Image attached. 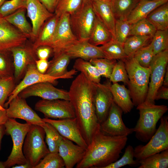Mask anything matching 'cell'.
Returning <instances> with one entry per match:
<instances>
[{
  "label": "cell",
  "instance_id": "6da1fadb",
  "mask_svg": "<svg viewBox=\"0 0 168 168\" xmlns=\"http://www.w3.org/2000/svg\"><path fill=\"white\" fill-rule=\"evenodd\" d=\"M95 84L80 72L72 81L68 91L69 101L88 145L100 127L93 102Z\"/></svg>",
  "mask_w": 168,
  "mask_h": 168
},
{
  "label": "cell",
  "instance_id": "7a4b0ae2",
  "mask_svg": "<svg viewBox=\"0 0 168 168\" xmlns=\"http://www.w3.org/2000/svg\"><path fill=\"white\" fill-rule=\"evenodd\" d=\"M127 136H110L100 130L93 136L76 168H104L118 160L125 146Z\"/></svg>",
  "mask_w": 168,
  "mask_h": 168
},
{
  "label": "cell",
  "instance_id": "3957f363",
  "mask_svg": "<svg viewBox=\"0 0 168 168\" xmlns=\"http://www.w3.org/2000/svg\"><path fill=\"white\" fill-rule=\"evenodd\" d=\"M129 80L128 86L134 105L145 100L148 91L150 69L140 65L133 57L123 60Z\"/></svg>",
  "mask_w": 168,
  "mask_h": 168
},
{
  "label": "cell",
  "instance_id": "277c9868",
  "mask_svg": "<svg viewBox=\"0 0 168 168\" xmlns=\"http://www.w3.org/2000/svg\"><path fill=\"white\" fill-rule=\"evenodd\" d=\"M137 106L139 117L133 128L134 132L138 140L147 142L156 132L157 122L167 112L168 108L165 105H157L145 102Z\"/></svg>",
  "mask_w": 168,
  "mask_h": 168
},
{
  "label": "cell",
  "instance_id": "5b68a950",
  "mask_svg": "<svg viewBox=\"0 0 168 168\" xmlns=\"http://www.w3.org/2000/svg\"><path fill=\"white\" fill-rule=\"evenodd\" d=\"M31 125L27 123H20L14 119H8L4 124L5 132L11 136L13 147L7 160L4 162L0 161V168H10L15 165L28 162L24 155L23 147L25 138Z\"/></svg>",
  "mask_w": 168,
  "mask_h": 168
},
{
  "label": "cell",
  "instance_id": "8992f818",
  "mask_svg": "<svg viewBox=\"0 0 168 168\" xmlns=\"http://www.w3.org/2000/svg\"><path fill=\"white\" fill-rule=\"evenodd\" d=\"M45 135V131L42 127L32 124L26 136L23 152L31 168H35L50 152L44 141Z\"/></svg>",
  "mask_w": 168,
  "mask_h": 168
},
{
  "label": "cell",
  "instance_id": "52a82bcc",
  "mask_svg": "<svg viewBox=\"0 0 168 168\" xmlns=\"http://www.w3.org/2000/svg\"><path fill=\"white\" fill-rule=\"evenodd\" d=\"M96 18L91 0L83 3L77 11L70 15L71 28L78 40L88 41Z\"/></svg>",
  "mask_w": 168,
  "mask_h": 168
},
{
  "label": "cell",
  "instance_id": "ba28073f",
  "mask_svg": "<svg viewBox=\"0 0 168 168\" xmlns=\"http://www.w3.org/2000/svg\"><path fill=\"white\" fill-rule=\"evenodd\" d=\"M158 129L145 145H139L134 148V157L139 161L153 154L168 149V117L160 119Z\"/></svg>",
  "mask_w": 168,
  "mask_h": 168
},
{
  "label": "cell",
  "instance_id": "9c48e42d",
  "mask_svg": "<svg viewBox=\"0 0 168 168\" xmlns=\"http://www.w3.org/2000/svg\"><path fill=\"white\" fill-rule=\"evenodd\" d=\"M168 62V49L154 55L150 64V82L144 102L155 104V97L159 88L162 85Z\"/></svg>",
  "mask_w": 168,
  "mask_h": 168
},
{
  "label": "cell",
  "instance_id": "30bf717a",
  "mask_svg": "<svg viewBox=\"0 0 168 168\" xmlns=\"http://www.w3.org/2000/svg\"><path fill=\"white\" fill-rule=\"evenodd\" d=\"M35 109L43 114L45 118L59 119L76 118L74 108L69 100L42 99L35 104Z\"/></svg>",
  "mask_w": 168,
  "mask_h": 168
},
{
  "label": "cell",
  "instance_id": "8fae6325",
  "mask_svg": "<svg viewBox=\"0 0 168 168\" xmlns=\"http://www.w3.org/2000/svg\"><path fill=\"white\" fill-rule=\"evenodd\" d=\"M10 52L13 60L14 77L16 82L24 76L29 65L35 63L37 57L32 42L28 40L22 46L13 48Z\"/></svg>",
  "mask_w": 168,
  "mask_h": 168
},
{
  "label": "cell",
  "instance_id": "7c38bea8",
  "mask_svg": "<svg viewBox=\"0 0 168 168\" xmlns=\"http://www.w3.org/2000/svg\"><path fill=\"white\" fill-rule=\"evenodd\" d=\"M123 111L114 102L108 115L100 124V130L103 134L110 136H128L134 132L133 128H129L124 123L122 115Z\"/></svg>",
  "mask_w": 168,
  "mask_h": 168
},
{
  "label": "cell",
  "instance_id": "4fadbf2b",
  "mask_svg": "<svg viewBox=\"0 0 168 168\" xmlns=\"http://www.w3.org/2000/svg\"><path fill=\"white\" fill-rule=\"evenodd\" d=\"M43 119L45 122L53 125L63 137L87 148L88 145L83 136L76 118L58 119L44 118Z\"/></svg>",
  "mask_w": 168,
  "mask_h": 168
},
{
  "label": "cell",
  "instance_id": "5bb4252c",
  "mask_svg": "<svg viewBox=\"0 0 168 168\" xmlns=\"http://www.w3.org/2000/svg\"><path fill=\"white\" fill-rule=\"evenodd\" d=\"M25 99L17 95L9 102L8 108L6 109L7 117L21 119L30 124L42 126L45 122L28 105Z\"/></svg>",
  "mask_w": 168,
  "mask_h": 168
},
{
  "label": "cell",
  "instance_id": "9a60e30c",
  "mask_svg": "<svg viewBox=\"0 0 168 168\" xmlns=\"http://www.w3.org/2000/svg\"><path fill=\"white\" fill-rule=\"evenodd\" d=\"M27 38L0 16V53H9L13 48L24 45Z\"/></svg>",
  "mask_w": 168,
  "mask_h": 168
},
{
  "label": "cell",
  "instance_id": "2e32d148",
  "mask_svg": "<svg viewBox=\"0 0 168 168\" xmlns=\"http://www.w3.org/2000/svg\"><path fill=\"white\" fill-rule=\"evenodd\" d=\"M18 95L25 99L34 96L47 100L61 99L69 100L68 91L57 88L52 83L47 82L30 86L22 90Z\"/></svg>",
  "mask_w": 168,
  "mask_h": 168
},
{
  "label": "cell",
  "instance_id": "e0dca14e",
  "mask_svg": "<svg viewBox=\"0 0 168 168\" xmlns=\"http://www.w3.org/2000/svg\"><path fill=\"white\" fill-rule=\"evenodd\" d=\"M111 82L95 84L93 102L96 115L100 123L106 119L114 102L110 90Z\"/></svg>",
  "mask_w": 168,
  "mask_h": 168
},
{
  "label": "cell",
  "instance_id": "ac0fdd59",
  "mask_svg": "<svg viewBox=\"0 0 168 168\" xmlns=\"http://www.w3.org/2000/svg\"><path fill=\"white\" fill-rule=\"evenodd\" d=\"M70 16L64 14L59 17L51 46L53 54L61 52L66 47L78 40L71 28Z\"/></svg>",
  "mask_w": 168,
  "mask_h": 168
},
{
  "label": "cell",
  "instance_id": "d6986e66",
  "mask_svg": "<svg viewBox=\"0 0 168 168\" xmlns=\"http://www.w3.org/2000/svg\"><path fill=\"white\" fill-rule=\"evenodd\" d=\"M61 79L59 77L50 76L46 74H42L37 69L35 63L29 65L23 80L16 86L13 91L9 96L7 102L4 105L7 106L9 102L26 87L34 84L42 82H49L55 85L57 80Z\"/></svg>",
  "mask_w": 168,
  "mask_h": 168
},
{
  "label": "cell",
  "instance_id": "ffe728a7",
  "mask_svg": "<svg viewBox=\"0 0 168 168\" xmlns=\"http://www.w3.org/2000/svg\"><path fill=\"white\" fill-rule=\"evenodd\" d=\"M61 52L65 53L71 58L89 60L95 58H106L100 46L94 45L88 40H78L66 47Z\"/></svg>",
  "mask_w": 168,
  "mask_h": 168
},
{
  "label": "cell",
  "instance_id": "44dd1931",
  "mask_svg": "<svg viewBox=\"0 0 168 168\" xmlns=\"http://www.w3.org/2000/svg\"><path fill=\"white\" fill-rule=\"evenodd\" d=\"M26 9L32 24L33 43L44 22L54 13L49 12L39 0H27Z\"/></svg>",
  "mask_w": 168,
  "mask_h": 168
},
{
  "label": "cell",
  "instance_id": "7402d4cb",
  "mask_svg": "<svg viewBox=\"0 0 168 168\" xmlns=\"http://www.w3.org/2000/svg\"><path fill=\"white\" fill-rule=\"evenodd\" d=\"M86 148L62 137L58 152L63 160L66 168H72L82 159Z\"/></svg>",
  "mask_w": 168,
  "mask_h": 168
},
{
  "label": "cell",
  "instance_id": "603a6c76",
  "mask_svg": "<svg viewBox=\"0 0 168 168\" xmlns=\"http://www.w3.org/2000/svg\"><path fill=\"white\" fill-rule=\"evenodd\" d=\"M53 55V58L49 62V66L45 74L61 79L72 78L77 71L74 68L68 71L67 67L71 59L70 57L63 52Z\"/></svg>",
  "mask_w": 168,
  "mask_h": 168
},
{
  "label": "cell",
  "instance_id": "cb8c5ba5",
  "mask_svg": "<svg viewBox=\"0 0 168 168\" xmlns=\"http://www.w3.org/2000/svg\"><path fill=\"white\" fill-rule=\"evenodd\" d=\"M93 10L97 17L107 28L115 40L116 18L110 2L91 0Z\"/></svg>",
  "mask_w": 168,
  "mask_h": 168
},
{
  "label": "cell",
  "instance_id": "d4e9b609",
  "mask_svg": "<svg viewBox=\"0 0 168 168\" xmlns=\"http://www.w3.org/2000/svg\"><path fill=\"white\" fill-rule=\"evenodd\" d=\"M59 17L54 14L48 19L41 27L39 33L32 43L34 49L35 50L42 46H51Z\"/></svg>",
  "mask_w": 168,
  "mask_h": 168
},
{
  "label": "cell",
  "instance_id": "484cf974",
  "mask_svg": "<svg viewBox=\"0 0 168 168\" xmlns=\"http://www.w3.org/2000/svg\"><path fill=\"white\" fill-rule=\"evenodd\" d=\"M168 1V0H140L126 21L132 24L146 18L154 9Z\"/></svg>",
  "mask_w": 168,
  "mask_h": 168
},
{
  "label": "cell",
  "instance_id": "4316f807",
  "mask_svg": "<svg viewBox=\"0 0 168 168\" xmlns=\"http://www.w3.org/2000/svg\"><path fill=\"white\" fill-rule=\"evenodd\" d=\"M110 88L114 102L124 114L130 112L134 105L129 90L124 85H120L118 83L111 84Z\"/></svg>",
  "mask_w": 168,
  "mask_h": 168
},
{
  "label": "cell",
  "instance_id": "83f0119b",
  "mask_svg": "<svg viewBox=\"0 0 168 168\" xmlns=\"http://www.w3.org/2000/svg\"><path fill=\"white\" fill-rule=\"evenodd\" d=\"M26 9L17 10L4 18L9 23L15 27L28 39H33L32 27L27 20L25 14Z\"/></svg>",
  "mask_w": 168,
  "mask_h": 168
},
{
  "label": "cell",
  "instance_id": "f1b7e54d",
  "mask_svg": "<svg viewBox=\"0 0 168 168\" xmlns=\"http://www.w3.org/2000/svg\"><path fill=\"white\" fill-rule=\"evenodd\" d=\"M146 18L156 30L168 29V2L156 8Z\"/></svg>",
  "mask_w": 168,
  "mask_h": 168
},
{
  "label": "cell",
  "instance_id": "f546056e",
  "mask_svg": "<svg viewBox=\"0 0 168 168\" xmlns=\"http://www.w3.org/2000/svg\"><path fill=\"white\" fill-rule=\"evenodd\" d=\"M112 39H114L110 32L96 17L88 42L94 45L98 46L103 45Z\"/></svg>",
  "mask_w": 168,
  "mask_h": 168
},
{
  "label": "cell",
  "instance_id": "4dcf8cb0",
  "mask_svg": "<svg viewBox=\"0 0 168 168\" xmlns=\"http://www.w3.org/2000/svg\"><path fill=\"white\" fill-rule=\"evenodd\" d=\"M140 1L111 0V5L116 19L126 20Z\"/></svg>",
  "mask_w": 168,
  "mask_h": 168
},
{
  "label": "cell",
  "instance_id": "1f68e13d",
  "mask_svg": "<svg viewBox=\"0 0 168 168\" xmlns=\"http://www.w3.org/2000/svg\"><path fill=\"white\" fill-rule=\"evenodd\" d=\"M73 68L82 73L92 82L100 83L101 76L96 68L89 61L80 58H78L75 61Z\"/></svg>",
  "mask_w": 168,
  "mask_h": 168
},
{
  "label": "cell",
  "instance_id": "d6a6232c",
  "mask_svg": "<svg viewBox=\"0 0 168 168\" xmlns=\"http://www.w3.org/2000/svg\"><path fill=\"white\" fill-rule=\"evenodd\" d=\"M139 162L138 168H167L168 149L152 155Z\"/></svg>",
  "mask_w": 168,
  "mask_h": 168
},
{
  "label": "cell",
  "instance_id": "836d02e7",
  "mask_svg": "<svg viewBox=\"0 0 168 168\" xmlns=\"http://www.w3.org/2000/svg\"><path fill=\"white\" fill-rule=\"evenodd\" d=\"M124 44L125 53L128 57H133L135 53L142 47L148 44L152 38L149 36H130Z\"/></svg>",
  "mask_w": 168,
  "mask_h": 168
},
{
  "label": "cell",
  "instance_id": "e575fe53",
  "mask_svg": "<svg viewBox=\"0 0 168 168\" xmlns=\"http://www.w3.org/2000/svg\"><path fill=\"white\" fill-rule=\"evenodd\" d=\"M106 58L114 60H123L127 58L123 45L112 39L100 46Z\"/></svg>",
  "mask_w": 168,
  "mask_h": 168
},
{
  "label": "cell",
  "instance_id": "d590c367",
  "mask_svg": "<svg viewBox=\"0 0 168 168\" xmlns=\"http://www.w3.org/2000/svg\"><path fill=\"white\" fill-rule=\"evenodd\" d=\"M46 134L45 140L50 152H58L59 145L62 136L55 128L50 124L45 122L41 126Z\"/></svg>",
  "mask_w": 168,
  "mask_h": 168
},
{
  "label": "cell",
  "instance_id": "8d00e7d4",
  "mask_svg": "<svg viewBox=\"0 0 168 168\" xmlns=\"http://www.w3.org/2000/svg\"><path fill=\"white\" fill-rule=\"evenodd\" d=\"M83 0H57L54 14L59 17L64 14L72 15L82 7Z\"/></svg>",
  "mask_w": 168,
  "mask_h": 168
},
{
  "label": "cell",
  "instance_id": "74e56055",
  "mask_svg": "<svg viewBox=\"0 0 168 168\" xmlns=\"http://www.w3.org/2000/svg\"><path fill=\"white\" fill-rule=\"evenodd\" d=\"M134 148L131 145H128L126 148L123 156L120 159L104 168H119L127 165L133 167H138L140 163L137 160H134Z\"/></svg>",
  "mask_w": 168,
  "mask_h": 168
},
{
  "label": "cell",
  "instance_id": "f35d334b",
  "mask_svg": "<svg viewBox=\"0 0 168 168\" xmlns=\"http://www.w3.org/2000/svg\"><path fill=\"white\" fill-rule=\"evenodd\" d=\"M149 44L155 55L168 49V29L156 30Z\"/></svg>",
  "mask_w": 168,
  "mask_h": 168
},
{
  "label": "cell",
  "instance_id": "ab89813d",
  "mask_svg": "<svg viewBox=\"0 0 168 168\" xmlns=\"http://www.w3.org/2000/svg\"><path fill=\"white\" fill-rule=\"evenodd\" d=\"M156 31L155 28L146 18H144L131 24L129 36L146 35L152 37Z\"/></svg>",
  "mask_w": 168,
  "mask_h": 168
},
{
  "label": "cell",
  "instance_id": "60d3db41",
  "mask_svg": "<svg viewBox=\"0 0 168 168\" xmlns=\"http://www.w3.org/2000/svg\"><path fill=\"white\" fill-rule=\"evenodd\" d=\"M89 61L96 68L101 76L108 79L117 62L116 60L105 58H93Z\"/></svg>",
  "mask_w": 168,
  "mask_h": 168
},
{
  "label": "cell",
  "instance_id": "b9f144b4",
  "mask_svg": "<svg viewBox=\"0 0 168 168\" xmlns=\"http://www.w3.org/2000/svg\"><path fill=\"white\" fill-rule=\"evenodd\" d=\"M14 76L0 78V109H4V103L16 87Z\"/></svg>",
  "mask_w": 168,
  "mask_h": 168
},
{
  "label": "cell",
  "instance_id": "7bdbcfd3",
  "mask_svg": "<svg viewBox=\"0 0 168 168\" xmlns=\"http://www.w3.org/2000/svg\"><path fill=\"white\" fill-rule=\"evenodd\" d=\"M64 167V161L58 152H49L35 168H63Z\"/></svg>",
  "mask_w": 168,
  "mask_h": 168
},
{
  "label": "cell",
  "instance_id": "ee69618b",
  "mask_svg": "<svg viewBox=\"0 0 168 168\" xmlns=\"http://www.w3.org/2000/svg\"><path fill=\"white\" fill-rule=\"evenodd\" d=\"M109 79L113 83L123 82L125 84L128 85V76L124 63L122 60L116 62Z\"/></svg>",
  "mask_w": 168,
  "mask_h": 168
},
{
  "label": "cell",
  "instance_id": "f6af8a7d",
  "mask_svg": "<svg viewBox=\"0 0 168 168\" xmlns=\"http://www.w3.org/2000/svg\"><path fill=\"white\" fill-rule=\"evenodd\" d=\"M154 55L152 49L149 44L137 51L133 57L141 66L149 68Z\"/></svg>",
  "mask_w": 168,
  "mask_h": 168
},
{
  "label": "cell",
  "instance_id": "bcb514c9",
  "mask_svg": "<svg viewBox=\"0 0 168 168\" xmlns=\"http://www.w3.org/2000/svg\"><path fill=\"white\" fill-rule=\"evenodd\" d=\"M131 24L126 20L116 19L115 24V40L117 42L124 45L129 36Z\"/></svg>",
  "mask_w": 168,
  "mask_h": 168
},
{
  "label": "cell",
  "instance_id": "7dc6e473",
  "mask_svg": "<svg viewBox=\"0 0 168 168\" xmlns=\"http://www.w3.org/2000/svg\"><path fill=\"white\" fill-rule=\"evenodd\" d=\"M27 0L5 1L0 7V15L5 17L21 8L26 9Z\"/></svg>",
  "mask_w": 168,
  "mask_h": 168
},
{
  "label": "cell",
  "instance_id": "c3c4849f",
  "mask_svg": "<svg viewBox=\"0 0 168 168\" xmlns=\"http://www.w3.org/2000/svg\"><path fill=\"white\" fill-rule=\"evenodd\" d=\"M10 53H0V78L14 76L13 66L9 56Z\"/></svg>",
  "mask_w": 168,
  "mask_h": 168
},
{
  "label": "cell",
  "instance_id": "681fc988",
  "mask_svg": "<svg viewBox=\"0 0 168 168\" xmlns=\"http://www.w3.org/2000/svg\"><path fill=\"white\" fill-rule=\"evenodd\" d=\"M35 52L39 59L47 60L53 53V50L50 47L42 46L38 47L35 50Z\"/></svg>",
  "mask_w": 168,
  "mask_h": 168
},
{
  "label": "cell",
  "instance_id": "f907efd6",
  "mask_svg": "<svg viewBox=\"0 0 168 168\" xmlns=\"http://www.w3.org/2000/svg\"><path fill=\"white\" fill-rule=\"evenodd\" d=\"M49 64L47 59H37L35 61L37 69L40 73L44 74L47 71Z\"/></svg>",
  "mask_w": 168,
  "mask_h": 168
},
{
  "label": "cell",
  "instance_id": "816d5d0a",
  "mask_svg": "<svg viewBox=\"0 0 168 168\" xmlns=\"http://www.w3.org/2000/svg\"><path fill=\"white\" fill-rule=\"evenodd\" d=\"M168 99V87L162 86L159 88L156 94L155 100Z\"/></svg>",
  "mask_w": 168,
  "mask_h": 168
},
{
  "label": "cell",
  "instance_id": "f5cc1de1",
  "mask_svg": "<svg viewBox=\"0 0 168 168\" xmlns=\"http://www.w3.org/2000/svg\"><path fill=\"white\" fill-rule=\"evenodd\" d=\"M48 11L54 13L57 0H39Z\"/></svg>",
  "mask_w": 168,
  "mask_h": 168
},
{
  "label": "cell",
  "instance_id": "db71d44e",
  "mask_svg": "<svg viewBox=\"0 0 168 168\" xmlns=\"http://www.w3.org/2000/svg\"><path fill=\"white\" fill-rule=\"evenodd\" d=\"M8 118L6 109H0V127L4 125Z\"/></svg>",
  "mask_w": 168,
  "mask_h": 168
},
{
  "label": "cell",
  "instance_id": "11a10c76",
  "mask_svg": "<svg viewBox=\"0 0 168 168\" xmlns=\"http://www.w3.org/2000/svg\"><path fill=\"white\" fill-rule=\"evenodd\" d=\"M163 86L168 87V67L167 66L164 77L163 84Z\"/></svg>",
  "mask_w": 168,
  "mask_h": 168
},
{
  "label": "cell",
  "instance_id": "9f6ffc18",
  "mask_svg": "<svg viewBox=\"0 0 168 168\" xmlns=\"http://www.w3.org/2000/svg\"><path fill=\"white\" fill-rule=\"evenodd\" d=\"M12 167V168H31L30 165L28 162L24 164L14 166Z\"/></svg>",
  "mask_w": 168,
  "mask_h": 168
},
{
  "label": "cell",
  "instance_id": "6f0895ef",
  "mask_svg": "<svg viewBox=\"0 0 168 168\" xmlns=\"http://www.w3.org/2000/svg\"><path fill=\"white\" fill-rule=\"evenodd\" d=\"M5 132V128L4 125L0 127V146L3 136Z\"/></svg>",
  "mask_w": 168,
  "mask_h": 168
},
{
  "label": "cell",
  "instance_id": "680465c9",
  "mask_svg": "<svg viewBox=\"0 0 168 168\" xmlns=\"http://www.w3.org/2000/svg\"><path fill=\"white\" fill-rule=\"evenodd\" d=\"M5 1V0H0V7Z\"/></svg>",
  "mask_w": 168,
  "mask_h": 168
},
{
  "label": "cell",
  "instance_id": "91938a15",
  "mask_svg": "<svg viewBox=\"0 0 168 168\" xmlns=\"http://www.w3.org/2000/svg\"><path fill=\"white\" fill-rule=\"evenodd\" d=\"M89 0H83V3Z\"/></svg>",
  "mask_w": 168,
  "mask_h": 168
},
{
  "label": "cell",
  "instance_id": "94428289",
  "mask_svg": "<svg viewBox=\"0 0 168 168\" xmlns=\"http://www.w3.org/2000/svg\"><path fill=\"white\" fill-rule=\"evenodd\" d=\"M104 1H108V2H110L111 0H102Z\"/></svg>",
  "mask_w": 168,
  "mask_h": 168
},
{
  "label": "cell",
  "instance_id": "6125c7cd",
  "mask_svg": "<svg viewBox=\"0 0 168 168\" xmlns=\"http://www.w3.org/2000/svg\"></svg>",
  "mask_w": 168,
  "mask_h": 168
}]
</instances>
